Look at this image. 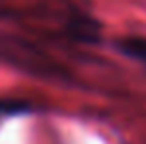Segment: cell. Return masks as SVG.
<instances>
[{"mask_svg":"<svg viewBox=\"0 0 146 144\" xmlns=\"http://www.w3.org/2000/svg\"><path fill=\"white\" fill-rule=\"evenodd\" d=\"M121 49L146 69V38H126L121 42Z\"/></svg>","mask_w":146,"mask_h":144,"instance_id":"obj_1","label":"cell"}]
</instances>
